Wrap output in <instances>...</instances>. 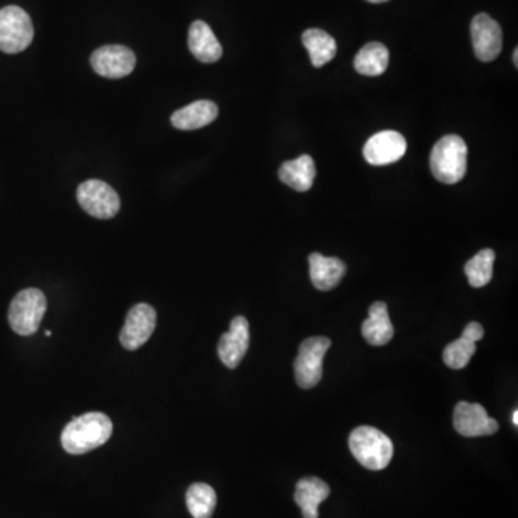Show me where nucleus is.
<instances>
[{
  "label": "nucleus",
  "instance_id": "f257e3e1",
  "mask_svg": "<svg viewBox=\"0 0 518 518\" xmlns=\"http://www.w3.org/2000/svg\"><path fill=\"white\" fill-rule=\"evenodd\" d=\"M113 433V422L107 414L90 412L72 419L61 435L64 450L72 455H83L103 447Z\"/></svg>",
  "mask_w": 518,
  "mask_h": 518
},
{
  "label": "nucleus",
  "instance_id": "f03ea898",
  "mask_svg": "<svg viewBox=\"0 0 518 518\" xmlns=\"http://www.w3.org/2000/svg\"><path fill=\"white\" fill-rule=\"evenodd\" d=\"M351 454L365 468L382 471L394 458V443L389 436L373 426H359L349 438Z\"/></svg>",
  "mask_w": 518,
  "mask_h": 518
},
{
  "label": "nucleus",
  "instance_id": "7ed1b4c3",
  "mask_svg": "<svg viewBox=\"0 0 518 518\" xmlns=\"http://www.w3.org/2000/svg\"><path fill=\"white\" fill-rule=\"evenodd\" d=\"M468 147L455 134L442 137L431 153V170L440 182L455 185L464 179L467 173Z\"/></svg>",
  "mask_w": 518,
  "mask_h": 518
},
{
  "label": "nucleus",
  "instance_id": "20e7f679",
  "mask_svg": "<svg viewBox=\"0 0 518 518\" xmlns=\"http://www.w3.org/2000/svg\"><path fill=\"white\" fill-rule=\"evenodd\" d=\"M47 313V297L38 288H26L12 300L9 324L19 336H32Z\"/></svg>",
  "mask_w": 518,
  "mask_h": 518
},
{
  "label": "nucleus",
  "instance_id": "39448f33",
  "mask_svg": "<svg viewBox=\"0 0 518 518\" xmlns=\"http://www.w3.org/2000/svg\"><path fill=\"white\" fill-rule=\"evenodd\" d=\"M32 40V21L22 7L0 9V50L5 54H19L31 45Z\"/></svg>",
  "mask_w": 518,
  "mask_h": 518
},
{
  "label": "nucleus",
  "instance_id": "423d86ee",
  "mask_svg": "<svg viewBox=\"0 0 518 518\" xmlns=\"http://www.w3.org/2000/svg\"><path fill=\"white\" fill-rule=\"evenodd\" d=\"M330 346L332 341L327 337H310L301 343L294 363L298 386L303 389L317 386L323 377V360Z\"/></svg>",
  "mask_w": 518,
  "mask_h": 518
},
{
  "label": "nucleus",
  "instance_id": "0eeeda50",
  "mask_svg": "<svg viewBox=\"0 0 518 518\" xmlns=\"http://www.w3.org/2000/svg\"><path fill=\"white\" fill-rule=\"evenodd\" d=\"M79 206L97 219L114 218L120 211V197L110 185L101 180H86L77 190Z\"/></svg>",
  "mask_w": 518,
  "mask_h": 518
},
{
  "label": "nucleus",
  "instance_id": "6e6552de",
  "mask_svg": "<svg viewBox=\"0 0 518 518\" xmlns=\"http://www.w3.org/2000/svg\"><path fill=\"white\" fill-rule=\"evenodd\" d=\"M91 65L98 76L111 79L124 78L136 67V55L123 45H105L91 55Z\"/></svg>",
  "mask_w": 518,
  "mask_h": 518
},
{
  "label": "nucleus",
  "instance_id": "1a4fd4ad",
  "mask_svg": "<svg viewBox=\"0 0 518 518\" xmlns=\"http://www.w3.org/2000/svg\"><path fill=\"white\" fill-rule=\"evenodd\" d=\"M471 38L479 61H494L503 50V31L490 14H479L472 19Z\"/></svg>",
  "mask_w": 518,
  "mask_h": 518
},
{
  "label": "nucleus",
  "instance_id": "9d476101",
  "mask_svg": "<svg viewBox=\"0 0 518 518\" xmlns=\"http://www.w3.org/2000/svg\"><path fill=\"white\" fill-rule=\"evenodd\" d=\"M156 329V311L149 304H137L129 311L120 341L127 350H137L150 339Z\"/></svg>",
  "mask_w": 518,
  "mask_h": 518
},
{
  "label": "nucleus",
  "instance_id": "9b49d317",
  "mask_svg": "<svg viewBox=\"0 0 518 518\" xmlns=\"http://www.w3.org/2000/svg\"><path fill=\"white\" fill-rule=\"evenodd\" d=\"M454 428L467 438L493 435L498 431V422L490 418L483 404L459 402L455 406Z\"/></svg>",
  "mask_w": 518,
  "mask_h": 518
},
{
  "label": "nucleus",
  "instance_id": "f8f14e48",
  "mask_svg": "<svg viewBox=\"0 0 518 518\" xmlns=\"http://www.w3.org/2000/svg\"><path fill=\"white\" fill-rule=\"evenodd\" d=\"M406 149L408 144L401 132L386 130L377 132L368 140L363 154L370 165L386 166L401 160L406 153Z\"/></svg>",
  "mask_w": 518,
  "mask_h": 518
},
{
  "label": "nucleus",
  "instance_id": "ddd939ff",
  "mask_svg": "<svg viewBox=\"0 0 518 518\" xmlns=\"http://www.w3.org/2000/svg\"><path fill=\"white\" fill-rule=\"evenodd\" d=\"M250 347V323L245 317H235L229 332L219 340L218 354L222 363L228 368H236L247 354Z\"/></svg>",
  "mask_w": 518,
  "mask_h": 518
},
{
  "label": "nucleus",
  "instance_id": "4468645a",
  "mask_svg": "<svg viewBox=\"0 0 518 518\" xmlns=\"http://www.w3.org/2000/svg\"><path fill=\"white\" fill-rule=\"evenodd\" d=\"M308 262H310L311 283L317 290H332L346 276V264L339 258L324 257L314 252L308 258Z\"/></svg>",
  "mask_w": 518,
  "mask_h": 518
},
{
  "label": "nucleus",
  "instance_id": "2eb2a0df",
  "mask_svg": "<svg viewBox=\"0 0 518 518\" xmlns=\"http://www.w3.org/2000/svg\"><path fill=\"white\" fill-rule=\"evenodd\" d=\"M189 50L197 61L214 64L221 59L223 50L206 22L195 21L189 29Z\"/></svg>",
  "mask_w": 518,
  "mask_h": 518
},
{
  "label": "nucleus",
  "instance_id": "dca6fc26",
  "mask_svg": "<svg viewBox=\"0 0 518 518\" xmlns=\"http://www.w3.org/2000/svg\"><path fill=\"white\" fill-rule=\"evenodd\" d=\"M361 334L372 346H386L394 339L395 329L390 322L387 305L377 301L368 308V317L361 324Z\"/></svg>",
  "mask_w": 518,
  "mask_h": 518
},
{
  "label": "nucleus",
  "instance_id": "f3484780",
  "mask_svg": "<svg viewBox=\"0 0 518 518\" xmlns=\"http://www.w3.org/2000/svg\"><path fill=\"white\" fill-rule=\"evenodd\" d=\"M218 105L212 101L201 100L175 111L173 127L179 130H197L211 124L218 117Z\"/></svg>",
  "mask_w": 518,
  "mask_h": 518
},
{
  "label": "nucleus",
  "instance_id": "a211bd4d",
  "mask_svg": "<svg viewBox=\"0 0 518 518\" xmlns=\"http://www.w3.org/2000/svg\"><path fill=\"white\" fill-rule=\"evenodd\" d=\"M329 495V486L323 479L308 477L298 481L294 500L301 508L303 517L318 518V507Z\"/></svg>",
  "mask_w": 518,
  "mask_h": 518
},
{
  "label": "nucleus",
  "instance_id": "6ab92c4d",
  "mask_svg": "<svg viewBox=\"0 0 518 518\" xmlns=\"http://www.w3.org/2000/svg\"><path fill=\"white\" fill-rule=\"evenodd\" d=\"M315 175H317V170H315L314 160L308 154L300 156L295 160L286 161L279 168V179L297 192L310 190L314 183Z\"/></svg>",
  "mask_w": 518,
  "mask_h": 518
},
{
  "label": "nucleus",
  "instance_id": "aec40b11",
  "mask_svg": "<svg viewBox=\"0 0 518 518\" xmlns=\"http://www.w3.org/2000/svg\"><path fill=\"white\" fill-rule=\"evenodd\" d=\"M303 43L310 54L311 64L315 68H322L329 64L337 54L336 40L323 29H307L303 33Z\"/></svg>",
  "mask_w": 518,
  "mask_h": 518
},
{
  "label": "nucleus",
  "instance_id": "412c9836",
  "mask_svg": "<svg viewBox=\"0 0 518 518\" xmlns=\"http://www.w3.org/2000/svg\"><path fill=\"white\" fill-rule=\"evenodd\" d=\"M389 65V50L380 42H370L354 58V68L366 77H379Z\"/></svg>",
  "mask_w": 518,
  "mask_h": 518
},
{
  "label": "nucleus",
  "instance_id": "4be33fe9",
  "mask_svg": "<svg viewBox=\"0 0 518 518\" xmlns=\"http://www.w3.org/2000/svg\"><path fill=\"white\" fill-rule=\"evenodd\" d=\"M186 504L192 517L211 518L216 507V493L207 484H194L187 490Z\"/></svg>",
  "mask_w": 518,
  "mask_h": 518
},
{
  "label": "nucleus",
  "instance_id": "5701e85b",
  "mask_svg": "<svg viewBox=\"0 0 518 518\" xmlns=\"http://www.w3.org/2000/svg\"><path fill=\"white\" fill-rule=\"evenodd\" d=\"M495 252L493 250H479L465 264V274L474 288H483L493 279V267Z\"/></svg>",
  "mask_w": 518,
  "mask_h": 518
},
{
  "label": "nucleus",
  "instance_id": "b1692460",
  "mask_svg": "<svg viewBox=\"0 0 518 518\" xmlns=\"http://www.w3.org/2000/svg\"><path fill=\"white\" fill-rule=\"evenodd\" d=\"M476 350V343H472L465 337H459L445 347L442 354L443 361L448 368L461 370V368H467Z\"/></svg>",
  "mask_w": 518,
  "mask_h": 518
},
{
  "label": "nucleus",
  "instance_id": "393cba45",
  "mask_svg": "<svg viewBox=\"0 0 518 518\" xmlns=\"http://www.w3.org/2000/svg\"><path fill=\"white\" fill-rule=\"evenodd\" d=\"M462 337L468 339L472 343H477V341H479V340L484 337L483 325L476 322L469 323V324L465 327L464 332H462Z\"/></svg>",
  "mask_w": 518,
  "mask_h": 518
},
{
  "label": "nucleus",
  "instance_id": "a878e982",
  "mask_svg": "<svg viewBox=\"0 0 518 518\" xmlns=\"http://www.w3.org/2000/svg\"><path fill=\"white\" fill-rule=\"evenodd\" d=\"M513 423H514L515 426L518 425V412L514 411L513 412Z\"/></svg>",
  "mask_w": 518,
  "mask_h": 518
},
{
  "label": "nucleus",
  "instance_id": "bb28decb",
  "mask_svg": "<svg viewBox=\"0 0 518 518\" xmlns=\"http://www.w3.org/2000/svg\"><path fill=\"white\" fill-rule=\"evenodd\" d=\"M513 57H514V58H513V59H514L515 67H518V58H517L518 57V50H517V48H515L514 55H513Z\"/></svg>",
  "mask_w": 518,
  "mask_h": 518
},
{
  "label": "nucleus",
  "instance_id": "cd10ccee",
  "mask_svg": "<svg viewBox=\"0 0 518 518\" xmlns=\"http://www.w3.org/2000/svg\"><path fill=\"white\" fill-rule=\"evenodd\" d=\"M370 4H383V2H387V0H368Z\"/></svg>",
  "mask_w": 518,
  "mask_h": 518
}]
</instances>
